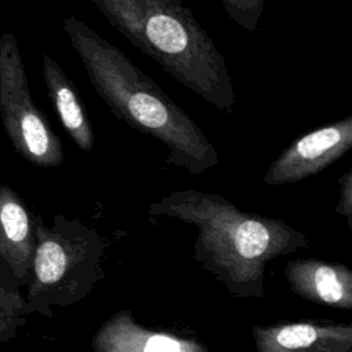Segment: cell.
<instances>
[{
    "instance_id": "7c38bea8",
    "label": "cell",
    "mask_w": 352,
    "mask_h": 352,
    "mask_svg": "<svg viewBox=\"0 0 352 352\" xmlns=\"http://www.w3.org/2000/svg\"><path fill=\"white\" fill-rule=\"evenodd\" d=\"M0 261H3L1 257ZM4 278L6 275L0 263V340L7 337V331L11 330L14 333L28 315L25 300L21 297L18 287H10L3 283Z\"/></svg>"
},
{
    "instance_id": "277c9868",
    "label": "cell",
    "mask_w": 352,
    "mask_h": 352,
    "mask_svg": "<svg viewBox=\"0 0 352 352\" xmlns=\"http://www.w3.org/2000/svg\"><path fill=\"white\" fill-rule=\"evenodd\" d=\"M36 249L25 298L26 312L52 318L85 298L104 278L103 258L110 241L78 219L56 214L47 226L34 214Z\"/></svg>"
},
{
    "instance_id": "30bf717a",
    "label": "cell",
    "mask_w": 352,
    "mask_h": 352,
    "mask_svg": "<svg viewBox=\"0 0 352 352\" xmlns=\"http://www.w3.org/2000/svg\"><path fill=\"white\" fill-rule=\"evenodd\" d=\"M34 249V213L11 187L0 186V257L18 287L30 280Z\"/></svg>"
},
{
    "instance_id": "5b68a950",
    "label": "cell",
    "mask_w": 352,
    "mask_h": 352,
    "mask_svg": "<svg viewBox=\"0 0 352 352\" xmlns=\"http://www.w3.org/2000/svg\"><path fill=\"white\" fill-rule=\"evenodd\" d=\"M0 116L22 158L41 168L63 164L62 142L33 102L16 37L8 32L0 36Z\"/></svg>"
},
{
    "instance_id": "ba28073f",
    "label": "cell",
    "mask_w": 352,
    "mask_h": 352,
    "mask_svg": "<svg viewBox=\"0 0 352 352\" xmlns=\"http://www.w3.org/2000/svg\"><path fill=\"white\" fill-rule=\"evenodd\" d=\"M91 346L95 352H206L195 338L166 330L146 327L126 308L114 312L95 331Z\"/></svg>"
},
{
    "instance_id": "6da1fadb",
    "label": "cell",
    "mask_w": 352,
    "mask_h": 352,
    "mask_svg": "<svg viewBox=\"0 0 352 352\" xmlns=\"http://www.w3.org/2000/svg\"><path fill=\"white\" fill-rule=\"evenodd\" d=\"M147 212L194 226L192 258L234 297L263 298L267 265L309 245L283 220L245 212L223 195L195 188L172 191Z\"/></svg>"
},
{
    "instance_id": "9c48e42d",
    "label": "cell",
    "mask_w": 352,
    "mask_h": 352,
    "mask_svg": "<svg viewBox=\"0 0 352 352\" xmlns=\"http://www.w3.org/2000/svg\"><path fill=\"white\" fill-rule=\"evenodd\" d=\"M285 279L293 293L311 302L352 309V271L342 263L296 258L286 263Z\"/></svg>"
},
{
    "instance_id": "4fadbf2b",
    "label": "cell",
    "mask_w": 352,
    "mask_h": 352,
    "mask_svg": "<svg viewBox=\"0 0 352 352\" xmlns=\"http://www.w3.org/2000/svg\"><path fill=\"white\" fill-rule=\"evenodd\" d=\"M228 16L242 29L253 33L263 15L265 0H221Z\"/></svg>"
},
{
    "instance_id": "8fae6325",
    "label": "cell",
    "mask_w": 352,
    "mask_h": 352,
    "mask_svg": "<svg viewBox=\"0 0 352 352\" xmlns=\"http://www.w3.org/2000/svg\"><path fill=\"white\" fill-rule=\"evenodd\" d=\"M43 76L50 100L72 140L84 153L94 147L95 138L89 117L74 82L50 55H43Z\"/></svg>"
},
{
    "instance_id": "52a82bcc",
    "label": "cell",
    "mask_w": 352,
    "mask_h": 352,
    "mask_svg": "<svg viewBox=\"0 0 352 352\" xmlns=\"http://www.w3.org/2000/svg\"><path fill=\"white\" fill-rule=\"evenodd\" d=\"M258 352H349L352 324L327 320L276 322L250 329Z\"/></svg>"
},
{
    "instance_id": "8992f818",
    "label": "cell",
    "mask_w": 352,
    "mask_h": 352,
    "mask_svg": "<svg viewBox=\"0 0 352 352\" xmlns=\"http://www.w3.org/2000/svg\"><path fill=\"white\" fill-rule=\"evenodd\" d=\"M352 147V117L314 129L296 139L270 165L263 180L268 186L297 183L318 175Z\"/></svg>"
},
{
    "instance_id": "3957f363",
    "label": "cell",
    "mask_w": 352,
    "mask_h": 352,
    "mask_svg": "<svg viewBox=\"0 0 352 352\" xmlns=\"http://www.w3.org/2000/svg\"><path fill=\"white\" fill-rule=\"evenodd\" d=\"M128 41L224 113L236 96L224 56L182 0H89Z\"/></svg>"
},
{
    "instance_id": "7a4b0ae2",
    "label": "cell",
    "mask_w": 352,
    "mask_h": 352,
    "mask_svg": "<svg viewBox=\"0 0 352 352\" xmlns=\"http://www.w3.org/2000/svg\"><path fill=\"white\" fill-rule=\"evenodd\" d=\"M62 28L96 94L120 120L168 147L165 162L201 175L219 153L198 124L121 50L70 15Z\"/></svg>"
},
{
    "instance_id": "5bb4252c",
    "label": "cell",
    "mask_w": 352,
    "mask_h": 352,
    "mask_svg": "<svg viewBox=\"0 0 352 352\" xmlns=\"http://www.w3.org/2000/svg\"><path fill=\"white\" fill-rule=\"evenodd\" d=\"M338 191H340V198L334 210L342 214L346 219L349 227L352 228V172L351 169H346L338 179Z\"/></svg>"
}]
</instances>
